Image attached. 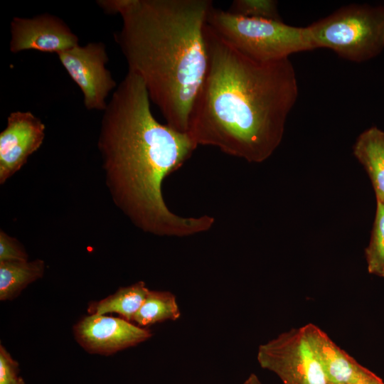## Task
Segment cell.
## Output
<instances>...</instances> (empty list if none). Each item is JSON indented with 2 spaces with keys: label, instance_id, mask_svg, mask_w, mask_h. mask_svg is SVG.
Wrapping results in <instances>:
<instances>
[{
  "label": "cell",
  "instance_id": "obj_21",
  "mask_svg": "<svg viewBox=\"0 0 384 384\" xmlns=\"http://www.w3.org/2000/svg\"><path fill=\"white\" fill-rule=\"evenodd\" d=\"M242 384H262L255 374H251Z\"/></svg>",
  "mask_w": 384,
  "mask_h": 384
},
{
  "label": "cell",
  "instance_id": "obj_18",
  "mask_svg": "<svg viewBox=\"0 0 384 384\" xmlns=\"http://www.w3.org/2000/svg\"><path fill=\"white\" fill-rule=\"evenodd\" d=\"M28 255L20 242L1 230L0 261L28 260Z\"/></svg>",
  "mask_w": 384,
  "mask_h": 384
},
{
  "label": "cell",
  "instance_id": "obj_6",
  "mask_svg": "<svg viewBox=\"0 0 384 384\" xmlns=\"http://www.w3.org/2000/svg\"><path fill=\"white\" fill-rule=\"evenodd\" d=\"M257 358L262 368L274 373L284 384H328L301 328L261 344Z\"/></svg>",
  "mask_w": 384,
  "mask_h": 384
},
{
  "label": "cell",
  "instance_id": "obj_9",
  "mask_svg": "<svg viewBox=\"0 0 384 384\" xmlns=\"http://www.w3.org/2000/svg\"><path fill=\"white\" fill-rule=\"evenodd\" d=\"M9 50L60 53L79 45V38L60 17L41 14L31 18L15 16L10 23Z\"/></svg>",
  "mask_w": 384,
  "mask_h": 384
},
{
  "label": "cell",
  "instance_id": "obj_1",
  "mask_svg": "<svg viewBox=\"0 0 384 384\" xmlns=\"http://www.w3.org/2000/svg\"><path fill=\"white\" fill-rule=\"evenodd\" d=\"M197 146L188 132L156 119L144 82L128 71L103 111L97 147L111 197L135 226L155 235L178 238L213 227L211 216L174 213L162 194L164 180Z\"/></svg>",
  "mask_w": 384,
  "mask_h": 384
},
{
  "label": "cell",
  "instance_id": "obj_5",
  "mask_svg": "<svg viewBox=\"0 0 384 384\" xmlns=\"http://www.w3.org/2000/svg\"><path fill=\"white\" fill-rule=\"evenodd\" d=\"M308 27L316 48L353 62L370 60L384 48L383 6L349 4Z\"/></svg>",
  "mask_w": 384,
  "mask_h": 384
},
{
  "label": "cell",
  "instance_id": "obj_8",
  "mask_svg": "<svg viewBox=\"0 0 384 384\" xmlns=\"http://www.w3.org/2000/svg\"><path fill=\"white\" fill-rule=\"evenodd\" d=\"M76 341L92 353L110 355L141 343L152 333L123 318L90 314L73 327Z\"/></svg>",
  "mask_w": 384,
  "mask_h": 384
},
{
  "label": "cell",
  "instance_id": "obj_13",
  "mask_svg": "<svg viewBox=\"0 0 384 384\" xmlns=\"http://www.w3.org/2000/svg\"><path fill=\"white\" fill-rule=\"evenodd\" d=\"M45 262L0 261V300H12L30 284L41 278L45 272Z\"/></svg>",
  "mask_w": 384,
  "mask_h": 384
},
{
  "label": "cell",
  "instance_id": "obj_20",
  "mask_svg": "<svg viewBox=\"0 0 384 384\" xmlns=\"http://www.w3.org/2000/svg\"><path fill=\"white\" fill-rule=\"evenodd\" d=\"M348 384H384V382L372 371L361 366Z\"/></svg>",
  "mask_w": 384,
  "mask_h": 384
},
{
  "label": "cell",
  "instance_id": "obj_16",
  "mask_svg": "<svg viewBox=\"0 0 384 384\" xmlns=\"http://www.w3.org/2000/svg\"><path fill=\"white\" fill-rule=\"evenodd\" d=\"M368 271L384 277V203L377 202L376 213L368 246L366 250Z\"/></svg>",
  "mask_w": 384,
  "mask_h": 384
},
{
  "label": "cell",
  "instance_id": "obj_14",
  "mask_svg": "<svg viewBox=\"0 0 384 384\" xmlns=\"http://www.w3.org/2000/svg\"><path fill=\"white\" fill-rule=\"evenodd\" d=\"M149 290L142 281L120 287L106 298L90 303L87 311L90 314L117 313L123 319L133 321Z\"/></svg>",
  "mask_w": 384,
  "mask_h": 384
},
{
  "label": "cell",
  "instance_id": "obj_19",
  "mask_svg": "<svg viewBox=\"0 0 384 384\" xmlns=\"http://www.w3.org/2000/svg\"><path fill=\"white\" fill-rule=\"evenodd\" d=\"M19 365L6 349L0 346V384H13L20 377Z\"/></svg>",
  "mask_w": 384,
  "mask_h": 384
},
{
  "label": "cell",
  "instance_id": "obj_22",
  "mask_svg": "<svg viewBox=\"0 0 384 384\" xmlns=\"http://www.w3.org/2000/svg\"><path fill=\"white\" fill-rule=\"evenodd\" d=\"M13 384H25V382L23 380V378L20 376L18 379Z\"/></svg>",
  "mask_w": 384,
  "mask_h": 384
},
{
  "label": "cell",
  "instance_id": "obj_12",
  "mask_svg": "<svg viewBox=\"0 0 384 384\" xmlns=\"http://www.w3.org/2000/svg\"><path fill=\"white\" fill-rule=\"evenodd\" d=\"M353 154L367 171L377 202L384 203V130L372 127L356 139Z\"/></svg>",
  "mask_w": 384,
  "mask_h": 384
},
{
  "label": "cell",
  "instance_id": "obj_2",
  "mask_svg": "<svg viewBox=\"0 0 384 384\" xmlns=\"http://www.w3.org/2000/svg\"><path fill=\"white\" fill-rule=\"evenodd\" d=\"M205 78L195 100L188 133L249 162H262L279 146L298 96L289 58L262 63L242 54L207 24Z\"/></svg>",
  "mask_w": 384,
  "mask_h": 384
},
{
  "label": "cell",
  "instance_id": "obj_15",
  "mask_svg": "<svg viewBox=\"0 0 384 384\" xmlns=\"http://www.w3.org/2000/svg\"><path fill=\"white\" fill-rule=\"evenodd\" d=\"M180 316L181 311L174 294L149 289L133 321L145 327L168 320L175 321Z\"/></svg>",
  "mask_w": 384,
  "mask_h": 384
},
{
  "label": "cell",
  "instance_id": "obj_11",
  "mask_svg": "<svg viewBox=\"0 0 384 384\" xmlns=\"http://www.w3.org/2000/svg\"><path fill=\"white\" fill-rule=\"evenodd\" d=\"M301 329L328 383L348 384L361 365L315 324H307Z\"/></svg>",
  "mask_w": 384,
  "mask_h": 384
},
{
  "label": "cell",
  "instance_id": "obj_17",
  "mask_svg": "<svg viewBox=\"0 0 384 384\" xmlns=\"http://www.w3.org/2000/svg\"><path fill=\"white\" fill-rule=\"evenodd\" d=\"M228 11L249 18L281 20L277 2L273 0H235Z\"/></svg>",
  "mask_w": 384,
  "mask_h": 384
},
{
  "label": "cell",
  "instance_id": "obj_4",
  "mask_svg": "<svg viewBox=\"0 0 384 384\" xmlns=\"http://www.w3.org/2000/svg\"><path fill=\"white\" fill-rule=\"evenodd\" d=\"M206 24L240 53L262 63L316 49L308 26L295 27L281 20L245 17L213 6Z\"/></svg>",
  "mask_w": 384,
  "mask_h": 384
},
{
  "label": "cell",
  "instance_id": "obj_10",
  "mask_svg": "<svg viewBox=\"0 0 384 384\" xmlns=\"http://www.w3.org/2000/svg\"><path fill=\"white\" fill-rule=\"evenodd\" d=\"M46 126L30 111H14L0 133V183H4L42 145Z\"/></svg>",
  "mask_w": 384,
  "mask_h": 384
},
{
  "label": "cell",
  "instance_id": "obj_7",
  "mask_svg": "<svg viewBox=\"0 0 384 384\" xmlns=\"http://www.w3.org/2000/svg\"><path fill=\"white\" fill-rule=\"evenodd\" d=\"M58 57L70 78L80 89L87 110L104 111L107 98L117 84L106 68L109 61L103 42H90L58 53Z\"/></svg>",
  "mask_w": 384,
  "mask_h": 384
},
{
  "label": "cell",
  "instance_id": "obj_3",
  "mask_svg": "<svg viewBox=\"0 0 384 384\" xmlns=\"http://www.w3.org/2000/svg\"><path fill=\"white\" fill-rule=\"evenodd\" d=\"M210 0H115L114 39L128 71L144 82L166 124L188 132L208 68L204 28Z\"/></svg>",
  "mask_w": 384,
  "mask_h": 384
},
{
  "label": "cell",
  "instance_id": "obj_23",
  "mask_svg": "<svg viewBox=\"0 0 384 384\" xmlns=\"http://www.w3.org/2000/svg\"><path fill=\"white\" fill-rule=\"evenodd\" d=\"M328 384H333V383H328Z\"/></svg>",
  "mask_w": 384,
  "mask_h": 384
}]
</instances>
